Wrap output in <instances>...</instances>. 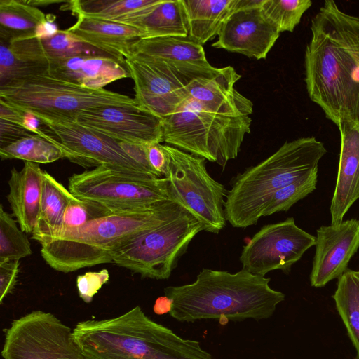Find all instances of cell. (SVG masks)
<instances>
[{
    "label": "cell",
    "mask_w": 359,
    "mask_h": 359,
    "mask_svg": "<svg viewBox=\"0 0 359 359\" xmlns=\"http://www.w3.org/2000/svg\"><path fill=\"white\" fill-rule=\"evenodd\" d=\"M168 157L167 179L170 199L201 222L203 231L218 233L226 224L227 190L208 172L205 159L163 144Z\"/></svg>",
    "instance_id": "cell-9"
},
{
    "label": "cell",
    "mask_w": 359,
    "mask_h": 359,
    "mask_svg": "<svg viewBox=\"0 0 359 359\" xmlns=\"http://www.w3.org/2000/svg\"><path fill=\"white\" fill-rule=\"evenodd\" d=\"M238 0H183L189 24L188 36L201 45L218 34Z\"/></svg>",
    "instance_id": "cell-26"
},
{
    "label": "cell",
    "mask_w": 359,
    "mask_h": 359,
    "mask_svg": "<svg viewBox=\"0 0 359 359\" xmlns=\"http://www.w3.org/2000/svg\"><path fill=\"white\" fill-rule=\"evenodd\" d=\"M49 75L84 88L99 90L130 78L126 61L99 56H82L50 61Z\"/></svg>",
    "instance_id": "cell-21"
},
{
    "label": "cell",
    "mask_w": 359,
    "mask_h": 359,
    "mask_svg": "<svg viewBox=\"0 0 359 359\" xmlns=\"http://www.w3.org/2000/svg\"><path fill=\"white\" fill-rule=\"evenodd\" d=\"M145 151L147 161L152 170L158 177H164L168 170V157L163 145L161 143L147 145Z\"/></svg>",
    "instance_id": "cell-39"
},
{
    "label": "cell",
    "mask_w": 359,
    "mask_h": 359,
    "mask_svg": "<svg viewBox=\"0 0 359 359\" xmlns=\"http://www.w3.org/2000/svg\"><path fill=\"white\" fill-rule=\"evenodd\" d=\"M0 100L38 118L74 122L81 114L93 108L137 104L128 95L104 88H84L49 74L29 77L0 87Z\"/></svg>",
    "instance_id": "cell-7"
},
{
    "label": "cell",
    "mask_w": 359,
    "mask_h": 359,
    "mask_svg": "<svg viewBox=\"0 0 359 359\" xmlns=\"http://www.w3.org/2000/svg\"><path fill=\"white\" fill-rule=\"evenodd\" d=\"M271 279L242 269L231 273L203 268L190 284L169 286V314L180 322L226 318L230 320L271 317L285 294L269 286Z\"/></svg>",
    "instance_id": "cell-2"
},
{
    "label": "cell",
    "mask_w": 359,
    "mask_h": 359,
    "mask_svg": "<svg viewBox=\"0 0 359 359\" xmlns=\"http://www.w3.org/2000/svg\"><path fill=\"white\" fill-rule=\"evenodd\" d=\"M203 224L185 209L158 226L143 231L118 247L112 262L142 278L168 279Z\"/></svg>",
    "instance_id": "cell-8"
},
{
    "label": "cell",
    "mask_w": 359,
    "mask_h": 359,
    "mask_svg": "<svg viewBox=\"0 0 359 359\" xmlns=\"http://www.w3.org/2000/svg\"><path fill=\"white\" fill-rule=\"evenodd\" d=\"M68 182L75 197L111 210L145 208L171 200L165 177L104 165L74 173Z\"/></svg>",
    "instance_id": "cell-10"
},
{
    "label": "cell",
    "mask_w": 359,
    "mask_h": 359,
    "mask_svg": "<svg viewBox=\"0 0 359 359\" xmlns=\"http://www.w3.org/2000/svg\"><path fill=\"white\" fill-rule=\"evenodd\" d=\"M318 170L278 189L264 210L262 217L287 211L297 201L313 192L316 187Z\"/></svg>",
    "instance_id": "cell-36"
},
{
    "label": "cell",
    "mask_w": 359,
    "mask_h": 359,
    "mask_svg": "<svg viewBox=\"0 0 359 359\" xmlns=\"http://www.w3.org/2000/svg\"><path fill=\"white\" fill-rule=\"evenodd\" d=\"M4 159H20L35 163H49L63 158L60 150L37 135L20 139L0 148Z\"/></svg>",
    "instance_id": "cell-32"
},
{
    "label": "cell",
    "mask_w": 359,
    "mask_h": 359,
    "mask_svg": "<svg viewBox=\"0 0 359 359\" xmlns=\"http://www.w3.org/2000/svg\"><path fill=\"white\" fill-rule=\"evenodd\" d=\"M41 42L50 61L74 57L99 56L125 62V58H120L87 43L72 35L67 29L57 30L52 35L42 37Z\"/></svg>",
    "instance_id": "cell-31"
},
{
    "label": "cell",
    "mask_w": 359,
    "mask_h": 359,
    "mask_svg": "<svg viewBox=\"0 0 359 359\" xmlns=\"http://www.w3.org/2000/svg\"><path fill=\"white\" fill-rule=\"evenodd\" d=\"M4 359H86L73 330L55 316L33 311L5 330Z\"/></svg>",
    "instance_id": "cell-12"
},
{
    "label": "cell",
    "mask_w": 359,
    "mask_h": 359,
    "mask_svg": "<svg viewBox=\"0 0 359 359\" xmlns=\"http://www.w3.org/2000/svg\"><path fill=\"white\" fill-rule=\"evenodd\" d=\"M264 0H238L236 9L224 22L212 44L257 60L265 59L279 38L278 29L262 10Z\"/></svg>",
    "instance_id": "cell-16"
},
{
    "label": "cell",
    "mask_w": 359,
    "mask_h": 359,
    "mask_svg": "<svg viewBox=\"0 0 359 359\" xmlns=\"http://www.w3.org/2000/svg\"><path fill=\"white\" fill-rule=\"evenodd\" d=\"M20 260H10L0 263V302L10 294L17 282Z\"/></svg>",
    "instance_id": "cell-38"
},
{
    "label": "cell",
    "mask_w": 359,
    "mask_h": 359,
    "mask_svg": "<svg viewBox=\"0 0 359 359\" xmlns=\"http://www.w3.org/2000/svg\"><path fill=\"white\" fill-rule=\"evenodd\" d=\"M127 25L138 28L144 38L187 36L189 19L183 0H160L151 8Z\"/></svg>",
    "instance_id": "cell-25"
},
{
    "label": "cell",
    "mask_w": 359,
    "mask_h": 359,
    "mask_svg": "<svg viewBox=\"0 0 359 359\" xmlns=\"http://www.w3.org/2000/svg\"><path fill=\"white\" fill-rule=\"evenodd\" d=\"M73 334L86 359H212L198 341L154 322L139 306L114 318L81 321Z\"/></svg>",
    "instance_id": "cell-3"
},
{
    "label": "cell",
    "mask_w": 359,
    "mask_h": 359,
    "mask_svg": "<svg viewBox=\"0 0 359 359\" xmlns=\"http://www.w3.org/2000/svg\"><path fill=\"white\" fill-rule=\"evenodd\" d=\"M316 252L310 274L314 287H322L338 278L359 249V220L351 219L316 231Z\"/></svg>",
    "instance_id": "cell-17"
},
{
    "label": "cell",
    "mask_w": 359,
    "mask_h": 359,
    "mask_svg": "<svg viewBox=\"0 0 359 359\" xmlns=\"http://www.w3.org/2000/svg\"><path fill=\"white\" fill-rule=\"evenodd\" d=\"M339 168L330 208L331 224L343 221L352 205L359 199V124L341 122Z\"/></svg>",
    "instance_id": "cell-20"
},
{
    "label": "cell",
    "mask_w": 359,
    "mask_h": 359,
    "mask_svg": "<svg viewBox=\"0 0 359 359\" xmlns=\"http://www.w3.org/2000/svg\"><path fill=\"white\" fill-rule=\"evenodd\" d=\"M311 6V0H264L261 8L266 18L281 33L292 32Z\"/></svg>",
    "instance_id": "cell-34"
},
{
    "label": "cell",
    "mask_w": 359,
    "mask_h": 359,
    "mask_svg": "<svg viewBox=\"0 0 359 359\" xmlns=\"http://www.w3.org/2000/svg\"><path fill=\"white\" fill-rule=\"evenodd\" d=\"M241 77L231 66L219 68L214 74L197 77L187 86L189 100L212 113L250 116L252 102L235 88Z\"/></svg>",
    "instance_id": "cell-18"
},
{
    "label": "cell",
    "mask_w": 359,
    "mask_h": 359,
    "mask_svg": "<svg viewBox=\"0 0 359 359\" xmlns=\"http://www.w3.org/2000/svg\"><path fill=\"white\" fill-rule=\"evenodd\" d=\"M67 30L76 38L97 48L124 59L133 43L144 38L138 28L121 22L77 15Z\"/></svg>",
    "instance_id": "cell-24"
},
{
    "label": "cell",
    "mask_w": 359,
    "mask_h": 359,
    "mask_svg": "<svg viewBox=\"0 0 359 359\" xmlns=\"http://www.w3.org/2000/svg\"><path fill=\"white\" fill-rule=\"evenodd\" d=\"M78 123L126 144L147 146L163 142V119L137 104H111L81 114Z\"/></svg>",
    "instance_id": "cell-15"
},
{
    "label": "cell",
    "mask_w": 359,
    "mask_h": 359,
    "mask_svg": "<svg viewBox=\"0 0 359 359\" xmlns=\"http://www.w3.org/2000/svg\"><path fill=\"white\" fill-rule=\"evenodd\" d=\"M34 134L58 148L63 158L84 168H110L156 175L133 156L126 143L117 141L77 122L39 118ZM157 176V175H156Z\"/></svg>",
    "instance_id": "cell-11"
},
{
    "label": "cell",
    "mask_w": 359,
    "mask_h": 359,
    "mask_svg": "<svg viewBox=\"0 0 359 359\" xmlns=\"http://www.w3.org/2000/svg\"><path fill=\"white\" fill-rule=\"evenodd\" d=\"M337 279L332 297L359 359V270L348 269Z\"/></svg>",
    "instance_id": "cell-30"
},
{
    "label": "cell",
    "mask_w": 359,
    "mask_h": 359,
    "mask_svg": "<svg viewBox=\"0 0 359 359\" xmlns=\"http://www.w3.org/2000/svg\"><path fill=\"white\" fill-rule=\"evenodd\" d=\"M251 123L249 116L212 113L189 100L163 120V142L217 163L224 170L229 161L237 157Z\"/></svg>",
    "instance_id": "cell-6"
},
{
    "label": "cell",
    "mask_w": 359,
    "mask_h": 359,
    "mask_svg": "<svg viewBox=\"0 0 359 359\" xmlns=\"http://www.w3.org/2000/svg\"><path fill=\"white\" fill-rule=\"evenodd\" d=\"M13 215L0 205V263L20 259L32 254L30 243Z\"/></svg>",
    "instance_id": "cell-33"
},
{
    "label": "cell",
    "mask_w": 359,
    "mask_h": 359,
    "mask_svg": "<svg viewBox=\"0 0 359 359\" xmlns=\"http://www.w3.org/2000/svg\"><path fill=\"white\" fill-rule=\"evenodd\" d=\"M34 135L22 125L0 118V148Z\"/></svg>",
    "instance_id": "cell-40"
},
{
    "label": "cell",
    "mask_w": 359,
    "mask_h": 359,
    "mask_svg": "<svg viewBox=\"0 0 359 359\" xmlns=\"http://www.w3.org/2000/svg\"><path fill=\"white\" fill-rule=\"evenodd\" d=\"M171 300L166 296L156 299L154 305V311L158 315L169 313L171 309Z\"/></svg>",
    "instance_id": "cell-41"
},
{
    "label": "cell",
    "mask_w": 359,
    "mask_h": 359,
    "mask_svg": "<svg viewBox=\"0 0 359 359\" xmlns=\"http://www.w3.org/2000/svg\"><path fill=\"white\" fill-rule=\"evenodd\" d=\"M43 170L35 163L25 161L20 170H11L8 181L9 191L7 200L25 233H32L41 208Z\"/></svg>",
    "instance_id": "cell-22"
},
{
    "label": "cell",
    "mask_w": 359,
    "mask_h": 359,
    "mask_svg": "<svg viewBox=\"0 0 359 359\" xmlns=\"http://www.w3.org/2000/svg\"><path fill=\"white\" fill-rule=\"evenodd\" d=\"M134 82L135 100L163 120L178 111L189 100L191 80L165 61L128 54L124 57Z\"/></svg>",
    "instance_id": "cell-14"
},
{
    "label": "cell",
    "mask_w": 359,
    "mask_h": 359,
    "mask_svg": "<svg viewBox=\"0 0 359 359\" xmlns=\"http://www.w3.org/2000/svg\"><path fill=\"white\" fill-rule=\"evenodd\" d=\"M316 236L300 229L293 217L263 226L243 248V269L265 276L280 269L289 273L294 264L316 244Z\"/></svg>",
    "instance_id": "cell-13"
},
{
    "label": "cell",
    "mask_w": 359,
    "mask_h": 359,
    "mask_svg": "<svg viewBox=\"0 0 359 359\" xmlns=\"http://www.w3.org/2000/svg\"><path fill=\"white\" fill-rule=\"evenodd\" d=\"M128 54L165 61L191 80L215 69L203 46L188 36L142 38L132 43Z\"/></svg>",
    "instance_id": "cell-19"
},
{
    "label": "cell",
    "mask_w": 359,
    "mask_h": 359,
    "mask_svg": "<svg viewBox=\"0 0 359 359\" xmlns=\"http://www.w3.org/2000/svg\"><path fill=\"white\" fill-rule=\"evenodd\" d=\"M184 210L172 200L149 207L115 210L41 244V254L50 267L64 273L112 262L113 252L124 243Z\"/></svg>",
    "instance_id": "cell-4"
},
{
    "label": "cell",
    "mask_w": 359,
    "mask_h": 359,
    "mask_svg": "<svg viewBox=\"0 0 359 359\" xmlns=\"http://www.w3.org/2000/svg\"><path fill=\"white\" fill-rule=\"evenodd\" d=\"M327 153L315 137L285 142L275 153L234 177L224 203L226 222L235 228L256 224L274 194L318 169Z\"/></svg>",
    "instance_id": "cell-5"
},
{
    "label": "cell",
    "mask_w": 359,
    "mask_h": 359,
    "mask_svg": "<svg viewBox=\"0 0 359 359\" xmlns=\"http://www.w3.org/2000/svg\"><path fill=\"white\" fill-rule=\"evenodd\" d=\"M311 32L304 56L309 98L337 126L359 124V17L327 0L312 18Z\"/></svg>",
    "instance_id": "cell-1"
},
{
    "label": "cell",
    "mask_w": 359,
    "mask_h": 359,
    "mask_svg": "<svg viewBox=\"0 0 359 359\" xmlns=\"http://www.w3.org/2000/svg\"><path fill=\"white\" fill-rule=\"evenodd\" d=\"M47 22L46 15L27 1L0 0L1 41L39 36L41 27Z\"/></svg>",
    "instance_id": "cell-28"
},
{
    "label": "cell",
    "mask_w": 359,
    "mask_h": 359,
    "mask_svg": "<svg viewBox=\"0 0 359 359\" xmlns=\"http://www.w3.org/2000/svg\"><path fill=\"white\" fill-rule=\"evenodd\" d=\"M109 278L107 269L88 271L76 278V287L79 297L86 303H90L93 297Z\"/></svg>",
    "instance_id": "cell-37"
},
{
    "label": "cell",
    "mask_w": 359,
    "mask_h": 359,
    "mask_svg": "<svg viewBox=\"0 0 359 359\" xmlns=\"http://www.w3.org/2000/svg\"><path fill=\"white\" fill-rule=\"evenodd\" d=\"M160 0H76L67 1L75 16L128 24L148 12Z\"/></svg>",
    "instance_id": "cell-29"
},
{
    "label": "cell",
    "mask_w": 359,
    "mask_h": 359,
    "mask_svg": "<svg viewBox=\"0 0 359 359\" xmlns=\"http://www.w3.org/2000/svg\"><path fill=\"white\" fill-rule=\"evenodd\" d=\"M72 196L62 184L43 170L40 212L32 238L43 244L57 234Z\"/></svg>",
    "instance_id": "cell-27"
},
{
    "label": "cell",
    "mask_w": 359,
    "mask_h": 359,
    "mask_svg": "<svg viewBox=\"0 0 359 359\" xmlns=\"http://www.w3.org/2000/svg\"><path fill=\"white\" fill-rule=\"evenodd\" d=\"M50 60L41 38L0 40V87L29 77L48 74Z\"/></svg>",
    "instance_id": "cell-23"
},
{
    "label": "cell",
    "mask_w": 359,
    "mask_h": 359,
    "mask_svg": "<svg viewBox=\"0 0 359 359\" xmlns=\"http://www.w3.org/2000/svg\"><path fill=\"white\" fill-rule=\"evenodd\" d=\"M114 210H111L98 203L79 199L73 195L66 207L62 224L59 231L48 241L79 229L89 222L107 215Z\"/></svg>",
    "instance_id": "cell-35"
}]
</instances>
